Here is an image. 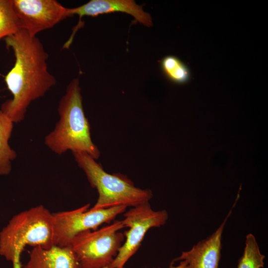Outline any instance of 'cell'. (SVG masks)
<instances>
[{
    "label": "cell",
    "mask_w": 268,
    "mask_h": 268,
    "mask_svg": "<svg viewBox=\"0 0 268 268\" xmlns=\"http://www.w3.org/2000/svg\"><path fill=\"white\" fill-rule=\"evenodd\" d=\"M12 49L15 63L4 80L12 98L3 103L0 110L13 123L25 118L30 104L43 97L57 81L48 69V53L40 40L23 29L4 38Z\"/></svg>",
    "instance_id": "6da1fadb"
},
{
    "label": "cell",
    "mask_w": 268,
    "mask_h": 268,
    "mask_svg": "<svg viewBox=\"0 0 268 268\" xmlns=\"http://www.w3.org/2000/svg\"><path fill=\"white\" fill-rule=\"evenodd\" d=\"M60 119L54 130L46 135L45 145L56 154L68 150L83 151L97 160L100 151L93 142L90 125L86 117L78 78L72 79L67 87L58 107Z\"/></svg>",
    "instance_id": "7a4b0ae2"
},
{
    "label": "cell",
    "mask_w": 268,
    "mask_h": 268,
    "mask_svg": "<svg viewBox=\"0 0 268 268\" xmlns=\"http://www.w3.org/2000/svg\"><path fill=\"white\" fill-rule=\"evenodd\" d=\"M55 246L53 213L38 205L15 215L0 232V255L21 268L20 255L26 246Z\"/></svg>",
    "instance_id": "3957f363"
},
{
    "label": "cell",
    "mask_w": 268,
    "mask_h": 268,
    "mask_svg": "<svg viewBox=\"0 0 268 268\" xmlns=\"http://www.w3.org/2000/svg\"><path fill=\"white\" fill-rule=\"evenodd\" d=\"M72 153L78 166L84 172L91 186L96 189L98 197L92 209L124 205L135 206L149 202L152 193L149 189L135 187L126 176L109 174L87 153L73 151Z\"/></svg>",
    "instance_id": "277c9868"
},
{
    "label": "cell",
    "mask_w": 268,
    "mask_h": 268,
    "mask_svg": "<svg viewBox=\"0 0 268 268\" xmlns=\"http://www.w3.org/2000/svg\"><path fill=\"white\" fill-rule=\"evenodd\" d=\"M125 228L122 220L95 230L81 232L72 240L70 246L81 268L109 267L123 244Z\"/></svg>",
    "instance_id": "5b68a950"
},
{
    "label": "cell",
    "mask_w": 268,
    "mask_h": 268,
    "mask_svg": "<svg viewBox=\"0 0 268 268\" xmlns=\"http://www.w3.org/2000/svg\"><path fill=\"white\" fill-rule=\"evenodd\" d=\"M89 206L88 203L73 210L53 213L56 246H70L72 240L78 234L96 230L101 225L110 223L127 208L119 205L92 209H89Z\"/></svg>",
    "instance_id": "8992f818"
},
{
    "label": "cell",
    "mask_w": 268,
    "mask_h": 268,
    "mask_svg": "<svg viewBox=\"0 0 268 268\" xmlns=\"http://www.w3.org/2000/svg\"><path fill=\"white\" fill-rule=\"evenodd\" d=\"M122 222L129 228L124 234L126 241L120 248L116 257L109 267L123 268L138 250L147 231L165 224L168 218L165 210L155 211L149 202L132 207L124 214Z\"/></svg>",
    "instance_id": "52a82bcc"
},
{
    "label": "cell",
    "mask_w": 268,
    "mask_h": 268,
    "mask_svg": "<svg viewBox=\"0 0 268 268\" xmlns=\"http://www.w3.org/2000/svg\"><path fill=\"white\" fill-rule=\"evenodd\" d=\"M12 2L21 29L31 37L70 17L69 8L55 0H12Z\"/></svg>",
    "instance_id": "ba28073f"
},
{
    "label": "cell",
    "mask_w": 268,
    "mask_h": 268,
    "mask_svg": "<svg viewBox=\"0 0 268 268\" xmlns=\"http://www.w3.org/2000/svg\"><path fill=\"white\" fill-rule=\"evenodd\" d=\"M120 12L133 16L135 20L146 26L152 24L150 15L145 12L141 5L133 0H91L79 6L69 8L70 16L74 14L79 16L77 24L74 27L72 32L66 43L70 45L77 30L83 25L81 19L85 16H95L100 14Z\"/></svg>",
    "instance_id": "9c48e42d"
},
{
    "label": "cell",
    "mask_w": 268,
    "mask_h": 268,
    "mask_svg": "<svg viewBox=\"0 0 268 268\" xmlns=\"http://www.w3.org/2000/svg\"><path fill=\"white\" fill-rule=\"evenodd\" d=\"M219 227L209 237L198 242L191 250L183 252L171 263L185 261L188 268H218L221 256V239L223 229L232 208Z\"/></svg>",
    "instance_id": "30bf717a"
},
{
    "label": "cell",
    "mask_w": 268,
    "mask_h": 268,
    "mask_svg": "<svg viewBox=\"0 0 268 268\" xmlns=\"http://www.w3.org/2000/svg\"><path fill=\"white\" fill-rule=\"evenodd\" d=\"M21 268H81L70 246L34 247L26 264Z\"/></svg>",
    "instance_id": "8fae6325"
},
{
    "label": "cell",
    "mask_w": 268,
    "mask_h": 268,
    "mask_svg": "<svg viewBox=\"0 0 268 268\" xmlns=\"http://www.w3.org/2000/svg\"><path fill=\"white\" fill-rule=\"evenodd\" d=\"M13 124L0 110V176L7 175L10 173L12 162L17 157L16 152L8 143Z\"/></svg>",
    "instance_id": "7c38bea8"
},
{
    "label": "cell",
    "mask_w": 268,
    "mask_h": 268,
    "mask_svg": "<svg viewBox=\"0 0 268 268\" xmlns=\"http://www.w3.org/2000/svg\"><path fill=\"white\" fill-rule=\"evenodd\" d=\"M161 70L165 76L176 84L187 82L190 77L188 67L179 58L173 56L164 57L160 63Z\"/></svg>",
    "instance_id": "4fadbf2b"
},
{
    "label": "cell",
    "mask_w": 268,
    "mask_h": 268,
    "mask_svg": "<svg viewBox=\"0 0 268 268\" xmlns=\"http://www.w3.org/2000/svg\"><path fill=\"white\" fill-rule=\"evenodd\" d=\"M21 29V24L14 11L12 0H0V40Z\"/></svg>",
    "instance_id": "5bb4252c"
},
{
    "label": "cell",
    "mask_w": 268,
    "mask_h": 268,
    "mask_svg": "<svg viewBox=\"0 0 268 268\" xmlns=\"http://www.w3.org/2000/svg\"><path fill=\"white\" fill-rule=\"evenodd\" d=\"M265 255H263L254 235L246 236L245 247L242 256L239 259L237 268H261L264 267Z\"/></svg>",
    "instance_id": "9a60e30c"
},
{
    "label": "cell",
    "mask_w": 268,
    "mask_h": 268,
    "mask_svg": "<svg viewBox=\"0 0 268 268\" xmlns=\"http://www.w3.org/2000/svg\"><path fill=\"white\" fill-rule=\"evenodd\" d=\"M169 268H188V266L186 261H180L178 265L174 266L171 264Z\"/></svg>",
    "instance_id": "2e32d148"
},
{
    "label": "cell",
    "mask_w": 268,
    "mask_h": 268,
    "mask_svg": "<svg viewBox=\"0 0 268 268\" xmlns=\"http://www.w3.org/2000/svg\"><path fill=\"white\" fill-rule=\"evenodd\" d=\"M110 268V267H105V268Z\"/></svg>",
    "instance_id": "e0dca14e"
}]
</instances>
